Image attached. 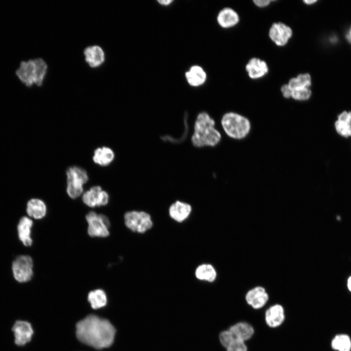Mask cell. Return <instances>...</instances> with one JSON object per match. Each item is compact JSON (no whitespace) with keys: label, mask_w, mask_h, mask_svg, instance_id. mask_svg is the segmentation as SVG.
I'll list each match as a JSON object with an SVG mask.
<instances>
[{"label":"cell","mask_w":351,"mask_h":351,"mask_svg":"<svg viewBox=\"0 0 351 351\" xmlns=\"http://www.w3.org/2000/svg\"><path fill=\"white\" fill-rule=\"evenodd\" d=\"M77 338L82 343L96 349L111 346L115 339L116 329L107 319L90 314L76 326Z\"/></svg>","instance_id":"obj_1"},{"label":"cell","mask_w":351,"mask_h":351,"mask_svg":"<svg viewBox=\"0 0 351 351\" xmlns=\"http://www.w3.org/2000/svg\"><path fill=\"white\" fill-rule=\"evenodd\" d=\"M221 139V133L215 127L214 119L207 112L199 113L196 117L191 136L193 145L198 148L214 147Z\"/></svg>","instance_id":"obj_2"},{"label":"cell","mask_w":351,"mask_h":351,"mask_svg":"<svg viewBox=\"0 0 351 351\" xmlns=\"http://www.w3.org/2000/svg\"><path fill=\"white\" fill-rule=\"evenodd\" d=\"M45 61L40 58L22 60L15 71L19 80L26 87L41 86L47 71Z\"/></svg>","instance_id":"obj_3"},{"label":"cell","mask_w":351,"mask_h":351,"mask_svg":"<svg viewBox=\"0 0 351 351\" xmlns=\"http://www.w3.org/2000/svg\"><path fill=\"white\" fill-rule=\"evenodd\" d=\"M223 131L233 140H242L248 136L252 130V124L245 116L233 111L224 114L220 120Z\"/></svg>","instance_id":"obj_4"},{"label":"cell","mask_w":351,"mask_h":351,"mask_svg":"<svg viewBox=\"0 0 351 351\" xmlns=\"http://www.w3.org/2000/svg\"><path fill=\"white\" fill-rule=\"evenodd\" d=\"M87 233L92 237L105 238L109 235V219L104 214L91 211L86 215Z\"/></svg>","instance_id":"obj_5"},{"label":"cell","mask_w":351,"mask_h":351,"mask_svg":"<svg viewBox=\"0 0 351 351\" xmlns=\"http://www.w3.org/2000/svg\"><path fill=\"white\" fill-rule=\"evenodd\" d=\"M125 226L133 232L144 233L153 226L150 215L144 211H132L124 215Z\"/></svg>","instance_id":"obj_6"},{"label":"cell","mask_w":351,"mask_h":351,"mask_svg":"<svg viewBox=\"0 0 351 351\" xmlns=\"http://www.w3.org/2000/svg\"><path fill=\"white\" fill-rule=\"evenodd\" d=\"M33 262L29 255H20L13 262L12 271L15 279L20 283L30 281L33 275Z\"/></svg>","instance_id":"obj_7"},{"label":"cell","mask_w":351,"mask_h":351,"mask_svg":"<svg viewBox=\"0 0 351 351\" xmlns=\"http://www.w3.org/2000/svg\"><path fill=\"white\" fill-rule=\"evenodd\" d=\"M82 200L89 207L104 206L109 202V195L100 186L96 185L83 193Z\"/></svg>","instance_id":"obj_8"},{"label":"cell","mask_w":351,"mask_h":351,"mask_svg":"<svg viewBox=\"0 0 351 351\" xmlns=\"http://www.w3.org/2000/svg\"><path fill=\"white\" fill-rule=\"evenodd\" d=\"M12 330L15 337V343L19 346L25 345L29 342L34 333L31 324L26 321H16Z\"/></svg>","instance_id":"obj_9"},{"label":"cell","mask_w":351,"mask_h":351,"mask_svg":"<svg viewBox=\"0 0 351 351\" xmlns=\"http://www.w3.org/2000/svg\"><path fill=\"white\" fill-rule=\"evenodd\" d=\"M292 35V29L282 22L273 24L269 30V37L277 46L286 45Z\"/></svg>","instance_id":"obj_10"},{"label":"cell","mask_w":351,"mask_h":351,"mask_svg":"<svg viewBox=\"0 0 351 351\" xmlns=\"http://www.w3.org/2000/svg\"><path fill=\"white\" fill-rule=\"evenodd\" d=\"M83 54L86 62L93 68L100 66L105 60L104 51L98 45L86 47L83 51Z\"/></svg>","instance_id":"obj_11"},{"label":"cell","mask_w":351,"mask_h":351,"mask_svg":"<svg viewBox=\"0 0 351 351\" xmlns=\"http://www.w3.org/2000/svg\"><path fill=\"white\" fill-rule=\"evenodd\" d=\"M246 301L252 308L258 309L264 307L269 299L265 289L260 286L254 287L246 294Z\"/></svg>","instance_id":"obj_12"},{"label":"cell","mask_w":351,"mask_h":351,"mask_svg":"<svg viewBox=\"0 0 351 351\" xmlns=\"http://www.w3.org/2000/svg\"><path fill=\"white\" fill-rule=\"evenodd\" d=\"M265 317L266 323L270 327H278L285 320L284 309L281 305H273L266 310Z\"/></svg>","instance_id":"obj_13"},{"label":"cell","mask_w":351,"mask_h":351,"mask_svg":"<svg viewBox=\"0 0 351 351\" xmlns=\"http://www.w3.org/2000/svg\"><path fill=\"white\" fill-rule=\"evenodd\" d=\"M67 184L76 186L83 187L89 177L87 172L77 166L69 167L66 172Z\"/></svg>","instance_id":"obj_14"},{"label":"cell","mask_w":351,"mask_h":351,"mask_svg":"<svg viewBox=\"0 0 351 351\" xmlns=\"http://www.w3.org/2000/svg\"><path fill=\"white\" fill-rule=\"evenodd\" d=\"M192 211L191 206L186 202L177 200L171 204L169 209L171 217L181 222L188 218Z\"/></svg>","instance_id":"obj_15"},{"label":"cell","mask_w":351,"mask_h":351,"mask_svg":"<svg viewBox=\"0 0 351 351\" xmlns=\"http://www.w3.org/2000/svg\"><path fill=\"white\" fill-rule=\"evenodd\" d=\"M246 70L250 78L257 79L264 77L268 73L269 69L265 61L254 58L250 59L246 64Z\"/></svg>","instance_id":"obj_16"},{"label":"cell","mask_w":351,"mask_h":351,"mask_svg":"<svg viewBox=\"0 0 351 351\" xmlns=\"http://www.w3.org/2000/svg\"><path fill=\"white\" fill-rule=\"evenodd\" d=\"M31 219L23 216L21 217L18 225L19 237L25 246L32 245L33 241L31 237V228L33 226Z\"/></svg>","instance_id":"obj_17"},{"label":"cell","mask_w":351,"mask_h":351,"mask_svg":"<svg viewBox=\"0 0 351 351\" xmlns=\"http://www.w3.org/2000/svg\"><path fill=\"white\" fill-rule=\"evenodd\" d=\"M239 20L238 14L234 9L229 7L222 9L217 16L219 25L225 28L234 26L238 23Z\"/></svg>","instance_id":"obj_18"},{"label":"cell","mask_w":351,"mask_h":351,"mask_svg":"<svg viewBox=\"0 0 351 351\" xmlns=\"http://www.w3.org/2000/svg\"><path fill=\"white\" fill-rule=\"evenodd\" d=\"M188 83L192 86L202 85L206 81L207 74L203 68L199 65H194L185 73Z\"/></svg>","instance_id":"obj_19"},{"label":"cell","mask_w":351,"mask_h":351,"mask_svg":"<svg viewBox=\"0 0 351 351\" xmlns=\"http://www.w3.org/2000/svg\"><path fill=\"white\" fill-rule=\"evenodd\" d=\"M113 150L106 146L98 147L94 152L93 160L101 166H106L111 164L115 158Z\"/></svg>","instance_id":"obj_20"},{"label":"cell","mask_w":351,"mask_h":351,"mask_svg":"<svg viewBox=\"0 0 351 351\" xmlns=\"http://www.w3.org/2000/svg\"><path fill=\"white\" fill-rule=\"evenodd\" d=\"M229 330L235 339L244 342L250 339L254 333L253 327L245 322H238L231 326Z\"/></svg>","instance_id":"obj_21"},{"label":"cell","mask_w":351,"mask_h":351,"mask_svg":"<svg viewBox=\"0 0 351 351\" xmlns=\"http://www.w3.org/2000/svg\"><path fill=\"white\" fill-rule=\"evenodd\" d=\"M28 215L36 219L43 218L47 213V207L44 201L39 198H32L27 204Z\"/></svg>","instance_id":"obj_22"},{"label":"cell","mask_w":351,"mask_h":351,"mask_svg":"<svg viewBox=\"0 0 351 351\" xmlns=\"http://www.w3.org/2000/svg\"><path fill=\"white\" fill-rule=\"evenodd\" d=\"M335 128L341 136L345 137L351 136V111H344L338 116Z\"/></svg>","instance_id":"obj_23"},{"label":"cell","mask_w":351,"mask_h":351,"mask_svg":"<svg viewBox=\"0 0 351 351\" xmlns=\"http://www.w3.org/2000/svg\"><path fill=\"white\" fill-rule=\"evenodd\" d=\"M331 347L334 351H351V337L345 333L336 334L331 340Z\"/></svg>","instance_id":"obj_24"},{"label":"cell","mask_w":351,"mask_h":351,"mask_svg":"<svg viewBox=\"0 0 351 351\" xmlns=\"http://www.w3.org/2000/svg\"><path fill=\"white\" fill-rule=\"evenodd\" d=\"M87 299L93 309H98L104 307L107 302L106 294L100 289L90 291L88 294Z\"/></svg>","instance_id":"obj_25"},{"label":"cell","mask_w":351,"mask_h":351,"mask_svg":"<svg viewBox=\"0 0 351 351\" xmlns=\"http://www.w3.org/2000/svg\"><path fill=\"white\" fill-rule=\"evenodd\" d=\"M195 274L197 279L210 282L214 281L216 277V272L214 267L207 264L199 266L195 270Z\"/></svg>","instance_id":"obj_26"},{"label":"cell","mask_w":351,"mask_h":351,"mask_svg":"<svg viewBox=\"0 0 351 351\" xmlns=\"http://www.w3.org/2000/svg\"><path fill=\"white\" fill-rule=\"evenodd\" d=\"M311 77L309 74H301L292 78L288 84L291 90H293L309 88L311 85Z\"/></svg>","instance_id":"obj_27"},{"label":"cell","mask_w":351,"mask_h":351,"mask_svg":"<svg viewBox=\"0 0 351 351\" xmlns=\"http://www.w3.org/2000/svg\"><path fill=\"white\" fill-rule=\"evenodd\" d=\"M312 92L309 88L292 90L291 98L295 100L303 101L308 100L311 97Z\"/></svg>","instance_id":"obj_28"},{"label":"cell","mask_w":351,"mask_h":351,"mask_svg":"<svg viewBox=\"0 0 351 351\" xmlns=\"http://www.w3.org/2000/svg\"><path fill=\"white\" fill-rule=\"evenodd\" d=\"M219 340L221 345L226 348L235 338L232 333L228 329V330L222 331L219 334Z\"/></svg>","instance_id":"obj_29"},{"label":"cell","mask_w":351,"mask_h":351,"mask_svg":"<svg viewBox=\"0 0 351 351\" xmlns=\"http://www.w3.org/2000/svg\"><path fill=\"white\" fill-rule=\"evenodd\" d=\"M226 349L227 351H247L245 342L238 339L234 340Z\"/></svg>","instance_id":"obj_30"},{"label":"cell","mask_w":351,"mask_h":351,"mask_svg":"<svg viewBox=\"0 0 351 351\" xmlns=\"http://www.w3.org/2000/svg\"><path fill=\"white\" fill-rule=\"evenodd\" d=\"M281 92L284 98L288 99L291 98L292 90L288 84H286L282 86L281 88Z\"/></svg>","instance_id":"obj_31"},{"label":"cell","mask_w":351,"mask_h":351,"mask_svg":"<svg viewBox=\"0 0 351 351\" xmlns=\"http://www.w3.org/2000/svg\"><path fill=\"white\" fill-rule=\"evenodd\" d=\"M253 1L256 6L260 7H266L271 2V1L268 0H255Z\"/></svg>","instance_id":"obj_32"},{"label":"cell","mask_w":351,"mask_h":351,"mask_svg":"<svg viewBox=\"0 0 351 351\" xmlns=\"http://www.w3.org/2000/svg\"><path fill=\"white\" fill-rule=\"evenodd\" d=\"M157 1H158V3H159L160 4H161V5H164V6H167V5H168L170 4L171 3H172V2L173 1V0H158Z\"/></svg>","instance_id":"obj_33"},{"label":"cell","mask_w":351,"mask_h":351,"mask_svg":"<svg viewBox=\"0 0 351 351\" xmlns=\"http://www.w3.org/2000/svg\"><path fill=\"white\" fill-rule=\"evenodd\" d=\"M346 37L348 41L351 43V27L349 30V33L347 34Z\"/></svg>","instance_id":"obj_34"},{"label":"cell","mask_w":351,"mask_h":351,"mask_svg":"<svg viewBox=\"0 0 351 351\" xmlns=\"http://www.w3.org/2000/svg\"><path fill=\"white\" fill-rule=\"evenodd\" d=\"M347 286L349 290L351 292V276L348 279Z\"/></svg>","instance_id":"obj_35"},{"label":"cell","mask_w":351,"mask_h":351,"mask_svg":"<svg viewBox=\"0 0 351 351\" xmlns=\"http://www.w3.org/2000/svg\"><path fill=\"white\" fill-rule=\"evenodd\" d=\"M316 1L315 0H304V2L308 4H312L313 3H315Z\"/></svg>","instance_id":"obj_36"}]
</instances>
